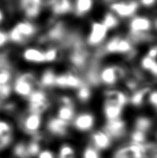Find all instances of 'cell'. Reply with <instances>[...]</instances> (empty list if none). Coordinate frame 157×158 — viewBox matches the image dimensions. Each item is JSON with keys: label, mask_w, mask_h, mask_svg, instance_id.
<instances>
[{"label": "cell", "mask_w": 157, "mask_h": 158, "mask_svg": "<svg viewBox=\"0 0 157 158\" xmlns=\"http://www.w3.org/2000/svg\"><path fill=\"white\" fill-rule=\"evenodd\" d=\"M125 71L120 66H106L99 73L100 82L107 86H112L116 84L120 78H124Z\"/></svg>", "instance_id": "obj_6"}, {"label": "cell", "mask_w": 157, "mask_h": 158, "mask_svg": "<svg viewBox=\"0 0 157 158\" xmlns=\"http://www.w3.org/2000/svg\"><path fill=\"white\" fill-rule=\"evenodd\" d=\"M38 88H40L38 78L34 73L27 71L15 72L12 83L13 96L26 100L33 90Z\"/></svg>", "instance_id": "obj_2"}, {"label": "cell", "mask_w": 157, "mask_h": 158, "mask_svg": "<svg viewBox=\"0 0 157 158\" xmlns=\"http://www.w3.org/2000/svg\"><path fill=\"white\" fill-rule=\"evenodd\" d=\"M10 46L9 38L6 28H0V50L7 49Z\"/></svg>", "instance_id": "obj_34"}, {"label": "cell", "mask_w": 157, "mask_h": 158, "mask_svg": "<svg viewBox=\"0 0 157 158\" xmlns=\"http://www.w3.org/2000/svg\"><path fill=\"white\" fill-rule=\"evenodd\" d=\"M6 29L10 45L14 46H24L38 32L35 24L26 19L15 22Z\"/></svg>", "instance_id": "obj_1"}, {"label": "cell", "mask_w": 157, "mask_h": 158, "mask_svg": "<svg viewBox=\"0 0 157 158\" xmlns=\"http://www.w3.org/2000/svg\"><path fill=\"white\" fill-rule=\"evenodd\" d=\"M69 123L60 119L58 117L50 118L46 123V130L49 133L55 137H65L68 134Z\"/></svg>", "instance_id": "obj_12"}, {"label": "cell", "mask_w": 157, "mask_h": 158, "mask_svg": "<svg viewBox=\"0 0 157 158\" xmlns=\"http://www.w3.org/2000/svg\"><path fill=\"white\" fill-rule=\"evenodd\" d=\"M150 91L149 87H143L141 89L136 90L131 95L130 98H129V101L131 103V105L135 107L141 106L144 103L145 98L146 95Z\"/></svg>", "instance_id": "obj_21"}, {"label": "cell", "mask_w": 157, "mask_h": 158, "mask_svg": "<svg viewBox=\"0 0 157 158\" xmlns=\"http://www.w3.org/2000/svg\"><path fill=\"white\" fill-rule=\"evenodd\" d=\"M83 158H100L99 151L91 145L87 146L83 151Z\"/></svg>", "instance_id": "obj_36"}, {"label": "cell", "mask_w": 157, "mask_h": 158, "mask_svg": "<svg viewBox=\"0 0 157 158\" xmlns=\"http://www.w3.org/2000/svg\"><path fill=\"white\" fill-rule=\"evenodd\" d=\"M123 108L121 107L105 101L104 106H103V112L107 121L120 118L123 113Z\"/></svg>", "instance_id": "obj_20"}, {"label": "cell", "mask_w": 157, "mask_h": 158, "mask_svg": "<svg viewBox=\"0 0 157 158\" xmlns=\"http://www.w3.org/2000/svg\"><path fill=\"white\" fill-rule=\"evenodd\" d=\"M152 28V21L145 16H135L129 23V33H148Z\"/></svg>", "instance_id": "obj_13"}, {"label": "cell", "mask_w": 157, "mask_h": 158, "mask_svg": "<svg viewBox=\"0 0 157 158\" xmlns=\"http://www.w3.org/2000/svg\"><path fill=\"white\" fill-rule=\"evenodd\" d=\"M15 133V126L8 117L0 114V137Z\"/></svg>", "instance_id": "obj_26"}, {"label": "cell", "mask_w": 157, "mask_h": 158, "mask_svg": "<svg viewBox=\"0 0 157 158\" xmlns=\"http://www.w3.org/2000/svg\"><path fill=\"white\" fill-rule=\"evenodd\" d=\"M94 2L91 0H78L75 2L74 10L75 15L78 17L85 15L92 9Z\"/></svg>", "instance_id": "obj_22"}, {"label": "cell", "mask_w": 157, "mask_h": 158, "mask_svg": "<svg viewBox=\"0 0 157 158\" xmlns=\"http://www.w3.org/2000/svg\"><path fill=\"white\" fill-rule=\"evenodd\" d=\"M42 124V114L32 113L26 111L17 118V125L22 132L30 137L40 132Z\"/></svg>", "instance_id": "obj_3"}, {"label": "cell", "mask_w": 157, "mask_h": 158, "mask_svg": "<svg viewBox=\"0 0 157 158\" xmlns=\"http://www.w3.org/2000/svg\"><path fill=\"white\" fill-rule=\"evenodd\" d=\"M66 89H78L85 83L83 78L78 77L76 72H66Z\"/></svg>", "instance_id": "obj_23"}, {"label": "cell", "mask_w": 157, "mask_h": 158, "mask_svg": "<svg viewBox=\"0 0 157 158\" xmlns=\"http://www.w3.org/2000/svg\"><path fill=\"white\" fill-rule=\"evenodd\" d=\"M1 112H2V103L0 102V114H1Z\"/></svg>", "instance_id": "obj_44"}, {"label": "cell", "mask_w": 157, "mask_h": 158, "mask_svg": "<svg viewBox=\"0 0 157 158\" xmlns=\"http://www.w3.org/2000/svg\"><path fill=\"white\" fill-rule=\"evenodd\" d=\"M141 65L143 69L150 72L153 76L157 78V61L147 56H144L141 61Z\"/></svg>", "instance_id": "obj_28"}, {"label": "cell", "mask_w": 157, "mask_h": 158, "mask_svg": "<svg viewBox=\"0 0 157 158\" xmlns=\"http://www.w3.org/2000/svg\"><path fill=\"white\" fill-rule=\"evenodd\" d=\"M153 122L150 118L141 116L136 118L134 121V130L147 133L152 128Z\"/></svg>", "instance_id": "obj_24"}, {"label": "cell", "mask_w": 157, "mask_h": 158, "mask_svg": "<svg viewBox=\"0 0 157 158\" xmlns=\"http://www.w3.org/2000/svg\"><path fill=\"white\" fill-rule=\"evenodd\" d=\"M70 157H74V148L69 144L62 146L59 151V158H67Z\"/></svg>", "instance_id": "obj_35"}, {"label": "cell", "mask_w": 157, "mask_h": 158, "mask_svg": "<svg viewBox=\"0 0 157 158\" xmlns=\"http://www.w3.org/2000/svg\"><path fill=\"white\" fill-rule=\"evenodd\" d=\"M66 33L65 24L62 22H56L45 35L39 38V42L42 44L46 42H62L66 37Z\"/></svg>", "instance_id": "obj_8"}, {"label": "cell", "mask_w": 157, "mask_h": 158, "mask_svg": "<svg viewBox=\"0 0 157 158\" xmlns=\"http://www.w3.org/2000/svg\"><path fill=\"white\" fill-rule=\"evenodd\" d=\"M15 141V133H11L0 137V151L10 146Z\"/></svg>", "instance_id": "obj_32"}, {"label": "cell", "mask_w": 157, "mask_h": 158, "mask_svg": "<svg viewBox=\"0 0 157 158\" xmlns=\"http://www.w3.org/2000/svg\"><path fill=\"white\" fill-rule=\"evenodd\" d=\"M91 89L90 86L86 83L82 85L79 88L77 89L76 97L78 100L81 103H87L91 97Z\"/></svg>", "instance_id": "obj_27"}, {"label": "cell", "mask_w": 157, "mask_h": 158, "mask_svg": "<svg viewBox=\"0 0 157 158\" xmlns=\"http://www.w3.org/2000/svg\"><path fill=\"white\" fill-rule=\"evenodd\" d=\"M95 124V117L90 112H83L74 118V128L80 132H87Z\"/></svg>", "instance_id": "obj_14"}, {"label": "cell", "mask_w": 157, "mask_h": 158, "mask_svg": "<svg viewBox=\"0 0 157 158\" xmlns=\"http://www.w3.org/2000/svg\"><path fill=\"white\" fill-rule=\"evenodd\" d=\"M148 101H149L151 105L157 108V90L150 93L149 97H148Z\"/></svg>", "instance_id": "obj_39"}, {"label": "cell", "mask_w": 157, "mask_h": 158, "mask_svg": "<svg viewBox=\"0 0 157 158\" xmlns=\"http://www.w3.org/2000/svg\"><path fill=\"white\" fill-rule=\"evenodd\" d=\"M67 158H74V157H67Z\"/></svg>", "instance_id": "obj_45"}, {"label": "cell", "mask_w": 157, "mask_h": 158, "mask_svg": "<svg viewBox=\"0 0 157 158\" xmlns=\"http://www.w3.org/2000/svg\"><path fill=\"white\" fill-rule=\"evenodd\" d=\"M104 95L106 102L115 104L123 108L129 101V98L127 94L119 89H107L105 91Z\"/></svg>", "instance_id": "obj_17"}, {"label": "cell", "mask_w": 157, "mask_h": 158, "mask_svg": "<svg viewBox=\"0 0 157 158\" xmlns=\"http://www.w3.org/2000/svg\"><path fill=\"white\" fill-rule=\"evenodd\" d=\"M24 18L28 20L37 18L43 8V2L40 0H24L18 2L17 6Z\"/></svg>", "instance_id": "obj_7"}, {"label": "cell", "mask_w": 157, "mask_h": 158, "mask_svg": "<svg viewBox=\"0 0 157 158\" xmlns=\"http://www.w3.org/2000/svg\"><path fill=\"white\" fill-rule=\"evenodd\" d=\"M56 77L57 75L55 74L53 69H47L44 70L40 78L38 79L40 88H51L54 87Z\"/></svg>", "instance_id": "obj_19"}, {"label": "cell", "mask_w": 157, "mask_h": 158, "mask_svg": "<svg viewBox=\"0 0 157 158\" xmlns=\"http://www.w3.org/2000/svg\"><path fill=\"white\" fill-rule=\"evenodd\" d=\"M57 117L69 123L75 118V107L60 106L58 110Z\"/></svg>", "instance_id": "obj_25"}, {"label": "cell", "mask_w": 157, "mask_h": 158, "mask_svg": "<svg viewBox=\"0 0 157 158\" xmlns=\"http://www.w3.org/2000/svg\"><path fill=\"white\" fill-rule=\"evenodd\" d=\"M49 6L51 12L55 16L66 15L74 10V6L68 0H60V1H51L48 2Z\"/></svg>", "instance_id": "obj_18"}, {"label": "cell", "mask_w": 157, "mask_h": 158, "mask_svg": "<svg viewBox=\"0 0 157 158\" xmlns=\"http://www.w3.org/2000/svg\"><path fill=\"white\" fill-rule=\"evenodd\" d=\"M156 1L153 0H146V1L141 2V4L145 7H151L156 4Z\"/></svg>", "instance_id": "obj_42"}, {"label": "cell", "mask_w": 157, "mask_h": 158, "mask_svg": "<svg viewBox=\"0 0 157 158\" xmlns=\"http://www.w3.org/2000/svg\"><path fill=\"white\" fill-rule=\"evenodd\" d=\"M110 9L116 16L121 18H127L132 17L139 8V4L137 2H112L109 5Z\"/></svg>", "instance_id": "obj_9"}, {"label": "cell", "mask_w": 157, "mask_h": 158, "mask_svg": "<svg viewBox=\"0 0 157 158\" xmlns=\"http://www.w3.org/2000/svg\"><path fill=\"white\" fill-rule=\"evenodd\" d=\"M148 57L152 59H155L157 58V46H153L149 49V52L147 55Z\"/></svg>", "instance_id": "obj_41"}, {"label": "cell", "mask_w": 157, "mask_h": 158, "mask_svg": "<svg viewBox=\"0 0 157 158\" xmlns=\"http://www.w3.org/2000/svg\"><path fill=\"white\" fill-rule=\"evenodd\" d=\"M21 57L29 63L40 64L45 63L44 52L36 47H26L22 51Z\"/></svg>", "instance_id": "obj_15"}, {"label": "cell", "mask_w": 157, "mask_h": 158, "mask_svg": "<svg viewBox=\"0 0 157 158\" xmlns=\"http://www.w3.org/2000/svg\"><path fill=\"white\" fill-rule=\"evenodd\" d=\"M13 69H0V102L4 103L13 97L12 83L15 74Z\"/></svg>", "instance_id": "obj_5"}, {"label": "cell", "mask_w": 157, "mask_h": 158, "mask_svg": "<svg viewBox=\"0 0 157 158\" xmlns=\"http://www.w3.org/2000/svg\"><path fill=\"white\" fill-rule=\"evenodd\" d=\"M59 102L60 103V106H71L75 107L74 101L73 98L67 95H62L59 98Z\"/></svg>", "instance_id": "obj_38"}, {"label": "cell", "mask_w": 157, "mask_h": 158, "mask_svg": "<svg viewBox=\"0 0 157 158\" xmlns=\"http://www.w3.org/2000/svg\"><path fill=\"white\" fill-rule=\"evenodd\" d=\"M155 26L156 27V29H157V18L155 19Z\"/></svg>", "instance_id": "obj_43"}, {"label": "cell", "mask_w": 157, "mask_h": 158, "mask_svg": "<svg viewBox=\"0 0 157 158\" xmlns=\"http://www.w3.org/2000/svg\"><path fill=\"white\" fill-rule=\"evenodd\" d=\"M45 63H52L57 60L60 56V50L57 47H51L44 52Z\"/></svg>", "instance_id": "obj_31"}, {"label": "cell", "mask_w": 157, "mask_h": 158, "mask_svg": "<svg viewBox=\"0 0 157 158\" xmlns=\"http://www.w3.org/2000/svg\"><path fill=\"white\" fill-rule=\"evenodd\" d=\"M38 157V158H54L53 153L49 150H44L40 151Z\"/></svg>", "instance_id": "obj_40"}, {"label": "cell", "mask_w": 157, "mask_h": 158, "mask_svg": "<svg viewBox=\"0 0 157 158\" xmlns=\"http://www.w3.org/2000/svg\"><path fill=\"white\" fill-rule=\"evenodd\" d=\"M108 31L101 22H93L91 26L90 32L87 38V43L90 47L100 46L105 40Z\"/></svg>", "instance_id": "obj_10"}, {"label": "cell", "mask_w": 157, "mask_h": 158, "mask_svg": "<svg viewBox=\"0 0 157 158\" xmlns=\"http://www.w3.org/2000/svg\"><path fill=\"white\" fill-rule=\"evenodd\" d=\"M9 12L8 6H4L0 3V28H4V25L8 19V14Z\"/></svg>", "instance_id": "obj_37"}, {"label": "cell", "mask_w": 157, "mask_h": 158, "mask_svg": "<svg viewBox=\"0 0 157 158\" xmlns=\"http://www.w3.org/2000/svg\"><path fill=\"white\" fill-rule=\"evenodd\" d=\"M91 146L98 151L106 150L111 144V139L104 131H96L91 135Z\"/></svg>", "instance_id": "obj_16"}, {"label": "cell", "mask_w": 157, "mask_h": 158, "mask_svg": "<svg viewBox=\"0 0 157 158\" xmlns=\"http://www.w3.org/2000/svg\"><path fill=\"white\" fill-rule=\"evenodd\" d=\"M27 110L32 113L42 114L51 106V102L47 93L43 89L38 88L26 98Z\"/></svg>", "instance_id": "obj_4"}, {"label": "cell", "mask_w": 157, "mask_h": 158, "mask_svg": "<svg viewBox=\"0 0 157 158\" xmlns=\"http://www.w3.org/2000/svg\"><path fill=\"white\" fill-rule=\"evenodd\" d=\"M101 23L108 30L114 29L115 28L119 27L120 24V21L119 18H117L116 15H114L113 13L107 12L105 14L104 18H103V22Z\"/></svg>", "instance_id": "obj_29"}, {"label": "cell", "mask_w": 157, "mask_h": 158, "mask_svg": "<svg viewBox=\"0 0 157 158\" xmlns=\"http://www.w3.org/2000/svg\"><path fill=\"white\" fill-rule=\"evenodd\" d=\"M13 154L16 158H29L27 153L26 142L24 141H19L14 143Z\"/></svg>", "instance_id": "obj_30"}, {"label": "cell", "mask_w": 157, "mask_h": 158, "mask_svg": "<svg viewBox=\"0 0 157 158\" xmlns=\"http://www.w3.org/2000/svg\"><path fill=\"white\" fill-rule=\"evenodd\" d=\"M126 122L120 118L107 121L103 131H104L112 140L119 139L124 137L126 134Z\"/></svg>", "instance_id": "obj_11"}, {"label": "cell", "mask_w": 157, "mask_h": 158, "mask_svg": "<svg viewBox=\"0 0 157 158\" xmlns=\"http://www.w3.org/2000/svg\"><path fill=\"white\" fill-rule=\"evenodd\" d=\"M146 133H144V132L139 131H136V130H134L130 135L131 142L139 143V144H144L145 141H146Z\"/></svg>", "instance_id": "obj_33"}]
</instances>
